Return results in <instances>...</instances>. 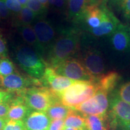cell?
<instances>
[{
  "instance_id": "6da1fadb",
  "label": "cell",
  "mask_w": 130,
  "mask_h": 130,
  "mask_svg": "<svg viewBox=\"0 0 130 130\" xmlns=\"http://www.w3.org/2000/svg\"><path fill=\"white\" fill-rule=\"evenodd\" d=\"M79 32L74 29L64 30L47 50L46 64L56 69L63 61L73 58L79 51Z\"/></svg>"
},
{
  "instance_id": "7a4b0ae2",
  "label": "cell",
  "mask_w": 130,
  "mask_h": 130,
  "mask_svg": "<svg viewBox=\"0 0 130 130\" xmlns=\"http://www.w3.org/2000/svg\"><path fill=\"white\" fill-rule=\"evenodd\" d=\"M14 57L18 64L30 77L40 79L44 74L47 64L42 55L25 43L16 47Z\"/></svg>"
},
{
  "instance_id": "3957f363",
  "label": "cell",
  "mask_w": 130,
  "mask_h": 130,
  "mask_svg": "<svg viewBox=\"0 0 130 130\" xmlns=\"http://www.w3.org/2000/svg\"><path fill=\"white\" fill-rule=\"evenodd\" d=\"M98 90V87L95 81H76L58 96L63 105L74 109L93 97Z\"/></svg>"
},
{
  "instance_id": "277c9868",
  "label": "cell",
  "mask_w": 130,
  "mask_h": 130,
  "mask_svg": "<svg viewBox=\"0 0 130 130\" xmlns=\"http://www.w3.org/2000/svg\"><path fill=\"white\" fill-rule=\"evenodd\" d=\"M31 110L46 112L55 102L60 101L58 96L46 87H32L18 92Z\"/></svg>"
},
{
  "instance_id": "5b68a950",
  "label": "cell",
  "mask_w": 130,
  "mask_h": 130,
  "mask_svg": "<svg viewBox=\"0 0 130 130\" xmlns=\"http://www.w3.org/2000/svg\"><path fill=\"white\" fill-rule=\"evenodd\" d=\"M108 128L112 130L117 128L130 130V104L115 95L110 101V110L107 115Z\"/></svg>"
},
{
  "instance_id": "8992f818",
  "label": "cell",
  "mask_w": 130,
  "mask_h": 130,
  "mask_svg": "<svg viewBox=\"0 0 130 130\" xmlns=\"http://www.w3.org/2000/svg\"><path fill=\"white\" fill-rule=\"evenodd\" d=\"M32 87H43L40 79L23 75L18 72L7 76L0 75V90L16 92Z\"/></svg>"
},
{
  "instance_id": "52a82bcc",
  "label": "cell",
  "mask_w": 130,
  "mask_h": 130,
  "mask_svg": "<svg viewBox=\"0 0 130 130\" xmlns=\"http://www.w3.org/2000/svg\"><path fill=\"white\" fill-rule=\"evenodd\" d=\"M109 107L108 94L98 90L93 97L75 107L74 110L83 116L97 115L105 116Z\"/></svg>"
},
{
  "instance_id": "ba28073f",
  "label": "cell",
  "mask_w": 130,
  "mask_h": 130,
  "mask_svg": "<svg viewBox=\"0 0 130 130\" xmlns=\"http://www.w3.org/2000/svg\"><path fill=\"white\" fill-rule=\"evenodd\" d=\"M54 69L57 74L74 80L95 82L86 71L81 61L76 58L66 60Z\"/></svg>"
},
{
  "instance_id": "9c48e42d",
  "label": "cell",
  "mask_w": 130,
  "mask_h": 130,
  "mask_svg": "<svg viewBox=\"0 0 130 130\" xmlns=\"http://www.w3.org/2000/svg\"><path fill=\"white\" fill-rule=\"evenodd\" d=\"M33 23L37 39L45 53L56 40V32L53 25L45 19L38 18Z\"/></svg>"
},
{
  "instance_id": "30bf717a",
  "label": "cell",
  "mask_w": 130,
  "mask_h": 130,
  "mask_svg": "<svg viewBox=\"0 0 130 130\" xmlns=\"http://www.w3.org/2000/svg\"><path fill=\"white\" fill-rule=\"evenodd\" d=\"M81 62L95 82L104 74L105 65L103 58L101 54L96 50L90 49L85 51L82 56Z\"/></svg>"
},
{
  "instance_id": "8fae6325",
  "label": "cell",
  "mask_w": 130,
  "mask_h": 130,
  "mask_svg": "<svg viewBox=\"0 0 130 130\" xmlns=\"http://www.w3.org/2000/svg\"><path fill=\"white\" fill-rule=\"evenodd\" d=\"M40 81L43 87H48L57 95L76 81L57 74L54 68L49 66L45 69Z\"/></svg>"
},
{
  "instance_id": "7c38bea8",
  "label": "cell",
  "mask_w": 130,
  "mask_h": 130,
  "mask_svg": "<svg viewBox=\"0 0 130 130\" xmlns=\"http://www.w3.org/2000/svg\"><path fill=\"white\" fill-rule=\"evenodd\" d=\"M121 24L115 14L104 5H102V18L98 28L89 29V31L96 37H104L111 35Z\"/></svg>"
},
{
  "instance_id": "4fadbf2b",
  "label": "cell",
  "mask_w": 130,
  "mask_h": 130,
  "mask_svg": "<svg viewBox=\"0 0 130 130\" xmlns=\"http://www.w3.org/2000/svg\"><path fill=\"white\" fill-rule=\"evenodd\" d=\"M110 36V42L114 50L118 52L130 51V27L120 24Z\"/></svg>"
},
{
  "instance_id": "5bb4252c",
  "label": "cell",
  "mask_w": 130,
  "mask_h": 130,
  "mask_svg": "<svg viewBox=\"0 0 130 130\" xmlns=\"http://www.w3.org/2000/svg\"><path fill=\"white\" fill-rule=\"evenodd\" d=\"M26 130H48L51 119L46 112L31 111L23 121Z\"/></svg>"
},
{
  "instance_id": "9a60e30c",
  "label": "cell",
  "mask_w": 130,
  "mask_h": 130,
  "mask_svg": "<svg viewBox=\"0 0 130 130\" xmlns=\"http://www.w3.org/2000/svg\"><path fill=\"white\" fill-rule=\"evenodd\" d=\"M89 4V0H69L67 7L68 18L76 23L83 21L86 10Z\"/></svg>"
},
{
  "instance_id": "2e32d148",
  "label": "cell",
  "mask_w": 130,
  "mask_h": 130,
  "mask_svg": "<svg viewBox=\"0 0 130 130\" xmlns=\"http://www.w3.org/2000/svg\"><path fill=\"white\" fill-rule=\"evenodd\" d=\"M121 80V75L116 71H110L103 74L97 79L96 83L98 90L108 94L115 90Z\"/></svg>"
},
{
  "instance_id": "e0dca14e",
  "label": "cell",
  "mask_w": 130,
  "mask_h": 130,
  "mask_svg": "<svg viewBox=\"0 0 130 130\" xmlns=\"http://www.w3.org/2000/svg\"><path fill=\"white\" fill-rule=\"evenodd\" d=\"M102 18V5L89 4L86 10L83 21L89 29L98 28Z\"/></svg>"
},
{
  "instance_id": "ac0fdd59",
  "label": "cell",
  "mask_w": 130,
  "mask_h": 130,
  "mask_svg": "<svg viewBox=\"0 0 130 130\" xmlns=\"http://www.w3.org/2000/svg\"><path fill=\"white\" fill-rule=\"evenodd\" d=\"M18 28L19 35L23 39L24 43L32 47L37 53L43 56L44 53L39 43L32 26L31 25H22L18 27Z\"/></svg>"
},
{
  "instance_id": "d6986e66",
  "label": "cell",
  "mask_w": 130,
  "mask_h": 130,
  "mask_svg": "<svg viewBox=\"0 0 130 130\" xmlns=\"http://www.w3.org/2000/svg\"><path fill=\"white\" fill-rule=\"evenodd\" d=\"M72 110V108L63 105L60 101H58L50 107L46 113L50 119L53 121L56 119H64Z\"/></svg>"
},
{
  "instance_id": "ffe728a7",
  "label": "cell",
  "mask_w": 130,
  "mask_h": 130,
  "mask_svg": "<svg viewBox=\"0 0 130 130\" xmlns=\"http://www.w3.org/2000/svg\"><path fill=\"white\" fill-rule=\"evenodd\" d=\"M86 120V128L87 130H108L107 115L105 116L97 115L84 116Z\"/></svg>"
},
{
  "instance_id": "44dd1931",
  "label": "cell",
  "mask_w": 130,
  "mask_h": 130,
  "mask_svg": "<svg viewBox=\"0 0 130 130\" xmlns=\"http://www.w3.org/2000/svg\"><path fill=\"white\" fill-rule=\"evenodd\" d=\"M64 127H71L79 130L85 129L86 120L83 115H81L73 109L64 119Z\"/></svg>"
},
{
  "instance_id": "7402d4cb",
  "label": "cell",
  "mask_w": 130,
  "mask_h": 130,
  "mask_svg": "<svg viewBox=\"0 0 130 130\" xmlns=\"http://www.w3.org/2000/svg\"><path fill=\"white\" fill-rule=\"evenodd\" d=\"M37 16L28 7H23L19 13L14 17V25L17 27L22 25H31L36 20Z\"/></svg>"
},
{
  "instance_id": "603a6c76",
  "label": "cell",
  "mask_w": 130,
  "mask_h": 130,
  "mask_svg": "<svg viewBox=\"0 0 130 130\" xmlns=\"http://www.w3.org/2000/svg\"><path fill=\"white\" fill-rule=\"evenodd\" d=\"M18 72L13 62L9 58L0 59V75L7 76Z\"/></svg>"
},
{
  "instance_id": "cb8c5ba5",
  "label": "cell",
  "mask_w": 130,
  "mask_h": 130,
  "mask_svg": "<svg viewBox=\"0 0 130 130\" xmlns=\"http://www.w3.org/2000/svg\"><path fill=\"white\" fill-rule=\"evenodd\" d=\"M26 7L35 13L37 18L43 16L47 11V8L42 5L38 0H28Z\"/></svg>"
},
{
  "instance_id": "d4e9b609",
  "label": "cell",
  "mask_w": 130,
  "mask_h": 130,
  "mask_svg": "<svg viewBox=\"0 0 130 130\" xmlns=\"http://www.w3.org/2000/svg\"><path fill=\"white\" fill-rule=\"evenodd\" d=\"M116 95L119 99L130 104V81L123 83L119 87Z\"/></svg>"
},
{
  "instance_id": "484cf974",
  "label": "cell",
  "mask_w": 130,
  "mask_h": 130,
  "mask_svg": "<svg viewBox=\"0 0 130 130\" xmlns=\"http://www.w3.org/2000/svg\"><path fill=\"white\" fill-rule=\"evenodd\" d=\"M4 1L11 14L14 17L21 12L23 7L17 0H4Z\"/></svg>"
},
{
  "instance_id": "4316f807",
  "label": "cell",
  "mask_w": 130,
  "mask_h": 130,
  "mask_svg": "<svg viewBox=\"0 0 130 130\" xmlns=\"http://www.w3.org/2000/svg\"><path fill=\"white\" fill-rule=\"evenodd\" d=\"M3 130H26L23 121L9 120Z\"/></svg>"
},
{
  "instance_id": "83f0119b",
  "label": "cell",
  "mask_w": 130,
  "mask_h": 130,
  "mask_svg": "<svg viewBox=\"0 0 130 130\" xmlns=\"http://www.w3.org/2000/svg\"><path fill=\"white\" fill-rule=\"evenodd\" d=\"M12 14L7 9L4 0H0V21H9Z\"/></svg>"
},
{
  "instance_id": "f1b7e54d",
  "label": "cell",
  "mask_w": 130,
  "mask_h": 130,
  "mask_svg": "<svg viewBox=\"0 0 130 130\" xmlns=\"http://www.w3.org/2000/svg\"><path fill=\"white\" fill-rule=\"evenodd\" d=\"M8 57V48L7 41L3 32L0 30V57L7 58Z\"/></svg>"
},
{
  "instance_id": "f546056e",
  "label": "cell",
  "mask_w": 130,
  "mask_h": 130,
  "mask_svg": "<svg viewBox=\"0 0 130 130\" xmlns=\"http://www.w3.org/2000/svg\"><path fill=\"white\" fill-rule=\"evenodd\" d=\"M48 6L55 10L63 12L66 9V3L64 0H48Z\"/></svg>"
},
{
  "instance_id": "4dcf8cb0",
  "label": "cell",
  "mask_w": 130,
  "mask_h": 130,
  "mask_svg": "<svg viewBox=\"0 0 130 130\" xmlns=\"http://www.w3.org/2000/svg\"><path fill=\"white\" fill-rule=\"evenodd\" d=\"M121 6V10L125 18L130 20V0H123Z\"/></svg>"
},
{
  "instance_id": "1f68e13d",
  "label": "cell",
  "mask_w": 130,
  "mask_h": 130,
  "mask_svg": "<svg viewBox=\"0 0 130 130\" xmlns=\"http://www.w3.org/2000/svg\"><path fill=\"white\" fill-rule=\"evenodd\" d=\"M64 128V119H56L51 122L48 130H63Z\"/></svg>"
},
{
  "instance_id": "d6a6232c",
  "label": "cell",
  "mask_w": 130,
  "mask_h": 130,
  "mask_svg": "<svg viewBox=\"0 0 130 130\" xmlns=\"http://www.w3.org/2000/svg\"><path fill=\"white\" fill-rule=\"evenodd\" d=\"M13 96V92L0 90V104L9 103Z\"/></svg>"
},
{
  "instance_id": "836d02e7",
  "label": "cell",
  "mask_w": 130,
  "mask_h": 130,
  "mask_svg": "<svg viewBox=\"0 0 130 130\" xmlns=\"http://www.w3.org/2000/svg\"><path fill=\"white\" fill-rule=\"evenodd\" d=\"M10 106L8 103L0 104V118L7 116Z\"/></svg>"
},
{
  "instance_id": "e575fe53",
  "label": "cell",
  "mask_w": 130,
  "mask_h": 130,
  "mask_svg": "<svg viewBox=\"0 0 130 130\" xmlns=\"http://www.w3.org/2000/svg\"><path fill=\"white\" fill-rule=\"evenodd\" d=\"M8 121H9V119L6 117L0 118V130H3L4 129V126Z\"/></svg>"
},
{
  "instance_id": "d590c367",
  "label": "cell",
  "mask_w": 130,
  "mask_h": 130,
  "mask_svg": "<svg viewBox=\"0 0 130 130\" xmlns=\"http://www.w3.org/2000/svg\"><path fill=\"white\" fill-rule=\"evenodd\" d=\"M38 1H39L42 5H43L45 7H46L47 9H48V7H49L48 0H38Z\"/></svg>"
},
{
  "instance_id": "8d00e7d4",
  "label": "cell",
  "mask_w": 130,
  "mask_h": 130,
  "mask_svg": "<svg viewBox=\"0 0 130 130\" xmlns=\"http://www.w3.org/2000/svg\"><path fill=\"white\" fill-rule=\"evenodd\" d=\"M17 1L20 3L22 7H25V6H26V4H27L28 0H17Z\"/></svg>"
},
{
  "instance_id": "74e56055",
  "label": "cell",
  "mask_w": 130,
  "mask_h": 130,
  "mask_svg": "<svg viewBox=\"0 0 130 130\" xmlns=\"http://www.w3.org/2000/svg\"><path fill=\"white\" fill-rule=\"evenodd\" d=\"M112 2H113V3L116 4H121V3L122 2L123 0H111Z\"/></svg>"
},
{
  "instance_id": "f35d334b",
  "label": "cell",
  "mask_w": 130,
  "mask_h": 130,
  "mask_svg": "<svg viewBox=\"0 0 130 130\" xmlns=\"http://www.w3.org/2000/svg\"><path fill=\"white\" fill-rule=\"evenodd\" d=\"M63 130H79V129H76V128H71V127H64Z\"/></svg>"
},
{
  "instance_id": "ab89813d",
  "label": "cell",
  "mask_w": 130,
  "mask_h": 130,
  "mask_svg": "<svg viewBox=\"0 0 130 130\" xmlns=\"http://www.w3.org/2000/svg\"><path fill=\"white\" fill-rule=\"evenodd\" d=\"M90 1V4H98V0H89Z\"/></svg>"
},
{
  "instance_id": "60d3db41",
  "label": "cell",
  "mask_w": 130,
  "mask_h": 130,
  "mask_svg": "<svg viewBox=\"0 0 130 130\" xmlns=\"http://www.w3.org/2000/svg\"><path fill=\"white\" fill-rule=\"evenodd\" d=\"M64 1H65V2H66V3H68V1H69V0H64Z\"/></svg>"
},
{
  "instance_id": "b9f144b4",
  "label": "cell",
  "mask_w": 130,
  "mask_h": 130,
  "mask_svg": "<svg viewBox=\"0 0 130 130\" xmlns=\"http://www.w3.org/2000/svg\"><path fill=\"white\" fill-rule=\"evenodd\" d=\"M83 130H87L86 129H83Z\"/></svg>"
}]
</instances>
